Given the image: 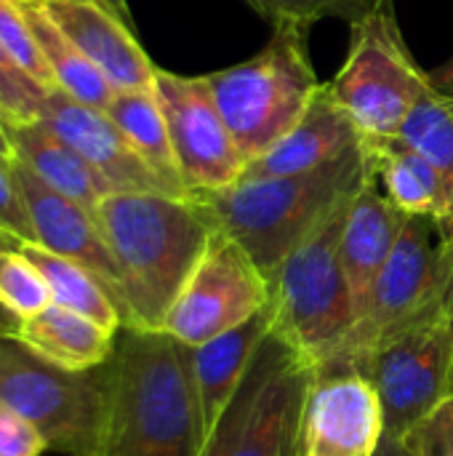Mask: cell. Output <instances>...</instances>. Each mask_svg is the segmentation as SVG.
I'll return each mask as SVG.
<instances>
[{"label":"cell","mask_w":453,"mask_h":456,"mask_svg":"<svg viewBox=\"0 0 453 456\" xmlns=\"http://www.w3.org/2000/svg\"><path fill=\"white\" fill-rule=\"evenodd\" d=\"M406 222L409 214L376 190V179H371L350 200L342 230V267L350 283L355 321L363 315L376 278L382 275Z\"/></svg>","instance_id":"cell-18"},{"label":"cell","mask_w":453,"mask_h":456,"mask_svg":"<svg viewBox=\"0 0 453 456\" xmlns=\"http://www.w3.org/2000/svg\"><path fill=\"white\" fill-rule=\"evenodd\" d=\"M270 305L272 283L267 275L235 238L214 227L200 262L163 321V331L195 350Z\"/></svg>","instance_id":"cell-10"},{"label":"cell","mask_w":453,"mask_h":456,"mask_svg":"<svg viewBox=\"0 0 453 456\" xmlns=\"http://www.w3.org/2000/svg\"><path fill=\"white\" fill-rule=\"evenodd\" d=\"M51 88L21 72L0 48V107L5 120H37L43 99Z\"/></svg>","instance_id":"cell-31"},{"label":"cell","mask_w":453,"mask_h":456,"mask_svg":"<svg viewBox=\"0 0 453 456\" xmlns=\"http://www.w3.org/2000/svg\"><path fill=\"white\" fill-rule=\"evenodd\" d=\"M360 144L363 136L352 123L350 112L339 104L331 86L323 83L302 120L264 155L251 160L240 179L307 174L339 160Z\"/></svg>","instance_id":"cell-17"},{"label":"cell","mask_w":453,"mask_h":456,"mask_svg":"<svg viewBox=\"0 0 453 456\" xmlns=\"http://www.w3.org/2000/svg\"><path fill=\"white\" fill-rule=\"evenodd\" d=\"M363 144L371 155L374 176L382 182L384 195L403 214L430 216L438 224L446 211V198L435 166L403 136Z\"/></svg>","instance_id":"cell-22"},{"label":"cell","mask_w":453,"mask_h":456,"mask_svg":"<svg viewBox=\"0 0 453 456\" xmlns=\"http://www.w3.org/2000/svg\"><path fill=\"white\" fill-rule=\"evenodd\" d=\"M11 337H16L37 355H43L45 361L61 369L91 371L112 358L117 334L101 329L99 323L77 313L51 305L40 315L16 323Z\"/></svg>","instance_id":"cell-21"},{"label":"cell","mask_w":453,"mask_h":456,"mask_svg":"<svg viewBox=\"0 0 453 456\" xmlns=\"http://www.w3.org/2000/svg\"><path fill=\"white\" fill-rule=\"evenodd\" d=\"M29 29L45 56V64L56 80V88L67 91L69 96H75L77 102L96 107V110H107L115 88L107 83V77L83 56V51L48 19V13L40 8L37 0H19Z\"/></svg>","instance_id":"cell-25"},{"label":"cell","mask_w":453,"mask_h":456,"mask_svg":"<svg viewBox=\"0 0 453 456\" xmlns=\"http://www.w3.org/2000/svg\"><path fill=\"white\" fill-rule=\"evenodd\" d=\"M315 379V366L286 345L251 403L235 456H302L304 411Z\"/></svg>","instance_id":"cell-16"},{"label":"cell","mask_w":453,"mask_h":456,"mask_svg":"<svg viewBox=\"0 0 453 456\" xmlns=\"http://www.w3.org/2000/svg\"><path fill=\"white\" fill-rule=\"evenodd\" d=\"M453 286V248L441 238L435 219L430 216H409L363 315L355 321L339 350L331 361L318 369V377L360 371L374 347L427 313L435 302H441Z\"/></svg>","instance_id":"cell-7"},{"label":"cell","mask_w":453,"mask_h":456,"mask_svg":"<svg viewBox=\"0 0 453 456\" xmlns=\"http://www.w3.org/2000/svg\"><path fill=\"white\" fill-rule=\"evenodd\" d=\"M363 142L400 136L409 115L433 88L398 29L392 0L352 24L350 53L328 83Z\"/></svg>","instance_id":"cell-6"},{"label":"cell","mask_w":453,"mask_h":456,"mask_svg":"<svg viewBox=\"0 0 453 456\" xmlns=\"http://www.w3.org/2000/svg\"><path fill=\"white\" fill-rule=\"evenodd\" d=\"M96 222L115 259L123 326L163 331V321L200 262L214 224L192 198L166 192H109Z\"/></svg>","instance_id":"cell-2"},{"label":"cell","mask_w":453,"mask_h":456,"mask_svg":"<svg viewBox=\"0 0 453 456\" xmlns=\"http://www.w3.org/2000/svg\"><path fill=\"white\" fill-rule=\"evenodd\" d=\"M0 48L8 59L45 88H56V80L45 64V56L29 29V21L19 0H0Z\"/></svg>","instance_id":"cell-30"},{"label":"cell","mask_w":453,"mask_h":456,"mask_svg":"<svg viewBox=\"0 0 453 456\" xmlns=\"http://www.w3.org/2000/svg\"><path fill=\"white\" fill-rule=\"evenodd\" d=\"M21 246H24V240H21V238H16L13 232H8V230H3V227H0V259H3L5 254L21 251Z\"/></svg>","instance_id":"cell-37"},{"label":"cell","mask_w":453,"mask_h":456,"mask_svg":"<svg viewBox=\"0 0 453 456\" xmlns=\"http://www.w3.org/2000/svg\"><path fill=\"white\" fill-rule=\"evenodd\" d=\"M37 120L67 142L109 184L112 192L171 195L104 110L88 107L61 88H51L43 99Z\"/></svg>","instance_id":"cell-13"},{"label":"cell","mask_w":453,"mask_h":456,"mask_svg":"<svg viewBox=\"0 0 453 456\" xmlns=\"http://www.w3.org/2000/svg\"><path fill=\"white\" fill-rule=\"evenodd\" d=\"M13 329H16V321L0 310V337H11V334H13Z\"/></svg>","instance_id":"cell-39"},{"label":"cell","mask_w":453,"mask_h":456,"mask_svg":"<svg viewBox=\"0 0 453 456\" xmlns=\"http://www.w3.org/2000/svg\"><path fill=\"white\" fill-rule=\"evenodd\" d=\"M13 174H16V184H19L27 216L35 232V246L88 267L109 289L123 315L120 275L104 243V235L99 230L96 214L69 200L67 195L51 190L19 160H13Z\"/></svg>","instance_id":"cell-14"},{"label":"cell","mask_w":453,"mask_h":456,"mask_svg":"<svg viewBox=\"0 0 453 456\" xmlns=\"http://www.w3.org/2000/svg\"><path fill=\"white\" fill-rule=\"evenodd\" d=\"M374 176L366 144L294 176L240 179L227 190L190 195L211 224L235 238L272 283L283 259Z\"/></svg>","instance_id":"cell-3"},{"label":"cell","mask_w":453,"mask_h":456,"mask_svg":"<svg viewBox=\"0 0 453 456\" xmlns=\"http://www.w3.org/2000/svg\"><path fill=\"white\" fill-rule=\"evenodd\" d=\"M104 112L112 118V123L120 128V134L128 139L136 155L166 184V190L171 195L190 198L176 168L168 126H166L160 102L155 96V88L152 91H115Z\"/></svg>","instance_id":"cell-23"},{"label":"cell","mask_w":453,"mask_h":456,"mask_svg":"<svg viewBox=\"0 0 453 456\" xmlns=\"http://www.w3.org/2000/svg\"><path fill=\"white\" fill-rule=\"evenodd\" d=\"M427 75H430V83H433L441 94H449V96H453V56L449 59V61H443L441 67L430 69Z\"/></svg>","instance_id":"cell-35"},{"label":"cell","mask_w":453,"mask_h":456,"mask_svg":"<svg viewBox=\"0 0 453 456\" xmlns=\"http://www.w3.org/2000/svg\"><path fill=\"white\" fill-rule=\"evenodd\" d=\"M208 428L192 347L123 326L104 363V403L88 456H200Z\"/></svg>","instance_id":"cell-1"},{"label":"cell","mask_w":453,"mask_h":456,"mask_svg":"<svg viewBox=\"0 0 453 456\" xmlns=\"http://www.w3.org/2000/svg\"><path fill=\"white\" fill-rule=\"evenodd\" d=\"M350 200L339 206L280 265L272 281L275 334L323 369L355 326V305L342 267V230Z\"/></svg>","instance_id":"cell-5"},{"label":"cell","mask_w":453,"mask_h":456,"mask_svg":"<svg viewBox=\"0 0 453 456\" xmlns=\"http://www.w3.org/2000/svg\"><path fill=\"white\" fill-rule=\"evenodd\" d=\"M5 134L13 160L91 214H96L99 203L112 192L109 184L43 120H5Z\"/></svg>","instance_id":"cell-20"},{"label":"cell","mask_w":453,"mask_h":456,"mask_svg":"<svg viewBox=\"0 0 453 456\" xmlns=\"http://www.w3.org/2000/svg\"><path fill=\"white\" fill-rule=\"evenodd\" d=\"M115 91H152L158 67L117 11L99 0H37Z\"/></svg>","instance_id":"cell-15"},{"label":"cell","mask_w":453,"mask_h":456,"mask_svg":"<svg viewBox=\"0 0 453 456\" xmlns=\"http://www.w3.org/2000/svg\"><path fill=\"white\" fill-rule=\"evenodd\" d=\"M0 155L13 158L11 144H8V134H5V112H3V107H0Z\"/></svg>","instance_id":"cell-38"},{"label":"cell","mask_w":453,"mask_h":456,"mask_svg":"<svg viewBox=\"0 0 453 456\" xmlns=\"http://www.w3.org/2000/svg\"><path fill=\"white\" fill-rule=\"evenodd\" d=\"M51 305V291L40 270L21 251L5 254L0 259V310L21 323Z\"/></svg>","instance_id":"cell-28"},{"label":"cell","mask_w":453,"mask_h":456,"mask_svg":"<svg viewBox=\"0 0 453 456\" xmlns=\"http://www.w3.org/2000/svg\"><path fill=\"white\" fill-rule=\"evenodd\" d=\"M48 449L32 422L0 403V456H40Z\"/></svg>","instance_id":"cell-34"},{"label":"cell","mask_w":453,"mask_h":456,"mask_svg":"<svg viewBox=\"0 0 453 456\" xmlns=\"http://www.w3.org/2000/svg\"><path fill=\"white\" fill-rule=\"evenodd\" d=\"M21 254L45 278L48 291H51V302L56 307L77 313V315L99 323L101 329H107L112 334H117L123 329V315H120L115 297L88 267H83L72 259L56 256V254H51L35 243H24Z\"/></svg>","instance_id":"cell-24"},{"label":"cell","mask_w":453,"mask_h":456,"mask_svg":"<svg viewBox=\"0 0 453 456\" xmlns=\"http://www.w3.org/2000/svg\"><path fill=\"white\" fill-rule=\"evenodd\" d=\"M379 393L384 436L406 438L453 398V286L427 313L384 337L360 371Z\"/></svg>","instance_id":"cell-8"},{"label":"cell","mask_w":453,"mask_h":456,"mask_svg":"<svg viewBox=\"0 0 453 456\" xmlns=\"http://www.w3.org/2000/svg\"><path fill=\"white\" fill-rule=\"evenodd\" d=\"M99 3L109 5V8H112V11H117L123 19H128V5H125V0H99Z\"/></svg>","instance_id":"cell-40"},{"label":"cell","mask_w":453,"mask_h":456,"mask_svg":"<svg viewBox=\"0 0 453 456\" xmlns=\"http://www.w3.org/2000/svg\"><path fill=\"white\" fill-rule=\"evenodd\" d=\"M0 403L32 422L48 449L88 456L104 403V366L69 371L16 337H0Z\"/></svg>","instance_id":"cell-9"},{"label":"cell","mask_w":453,"mask_h":456,"mask_svg":"<svg viewBox=\"0 0 453 456\" xmlns=\"http://www.w3.org/2000/svg\"><path fill=\"white\" fill-rule=\"evenodd\" d=\"M0 227L21 238L24 243H35V232L16 184L13 174V158L0 155Z\"/></svg>","instance_id":"cell-33"},{"label":"cell","mask_w":453,"mask_h":456,"mask_svg":"<svg viewBox=\"0 0 453 456\" xmlns=\"http://www.w3.org/2000/svg\"><path fill=\"white\" fill-rule=\"evenodd\" d=\"M400 136L417 147L438 171L446 198L443 219L438 222L443 243L453 248V96L441 94L435 86L409 115Z\"/></svg>","instance_id":"cell-26"},{"label":"cell","mask_w":453,"mask_h":456,"mask_svg":"<svg viewBox=\"0 0 453 456\" xmlns=\"http://www.w3.org/2000/svg\"><path fill=\"white\" fill-rule=\"evenodd\" d=\"M406 444L414 456H453V398L443 401L430 417H425L406 436Z\"/></svg>","instance_id":"cell-32"},{"label":"cell","mask_w":453,"mask_h":456,"mask_svg":"<svg viewBox=\"0 0 453 456\" xmlns=\"http://www.w3.org/2000/svg\"><path fill=\"white\" fill-rule=\"evenodd\" d=\"M376 456H414L411 446L406 444V438H392V436H384L382 438V446Z\"/></svg>","instance_id":"cell-36"},{"label":"cell","mask_w":453,"mask_h":456,"mask_svg":"<svg viewBox=\"0 0 453 456\" xmlns=\"http://www.w3.org/2000/svg\"><path fill=\"white\" fill-rule=\"evenodd\" d=\"M259 16L272 27L294 24L310 29L323 19H344L350 24L360 21L387 0H246Z\"/></svg>","instance_id":"cell-29"},{"label":"cell","mask_w":453,"mask_h":456,"mask_svg":"<svg viewBox=\"0 0 453 456\" xmlns=\"http://www.w3.org/2000/svg\"><path fill=\"white\" fill-rule=\"evenodd\" d=\"M206 80L248 163L302 120L323 86L310 64L307 29L294 24L275 27L270 43L254 59L211 72Z\"/></svg>","instance_id":"cell-4"},{"label":"cell","mask_w":453,"mask_h":456,"mask_svg":"<svg viewBox=\"0 0 453 456\" xmlns=\"http://www.w3.org/2000/svg\"><path fill=\"white\" fill-rule=\"evenodd\" d=\"M382 438L384 409L363 374L315 379L304 411L302 456H376Z\"/></svg>","instance_id":"cell-12"},{"label":"cell","mask_w":453,"mask_h":456,"mask_svg":"<svg viewBox=\"0 0 453 456\" xmlns=\"http://www.w3.org/2000/svg\"><path fill=\"white\" fill-rule=\"evenodd\" d=\"M155 96L168 126L176 168L187 195L216 192L240 182L248 160L238 150L206 75L190 77L158 67Z\"/></svg>","instance_id":"cell-11"},{"label":"cell","mask_w":453,"mask_h":456,"mask_svg":"<svg viewBox=\"0 0 453 456\" xmlns=\"http://www.w3.org/2000/svg\"><path fill=\"white\" fill-rule=\"evenodd\" d=\"M283 347H286V342H283L275 331L264 339V345H262V350H259V355H256L251 371L246 374V379H243L240 387L235 390V395H232L230 406L224 409V414H222V417L216 419V425L211 428L208 441H206L200 456H235V452H238V441H240V433H243V425H246L248 411H251V403H254V398H256V393H259L264 377L270 374V369H272L275 361L280 358Z\"/></svg>","instance_id":"cell-27"},{"label":"cell","mask_w":453,"mask_h":456,"mask_svg":"<svg viewBox=\"0 0 453 456\" xmlns=\"http://www.w3.org/2000/svg\"><path fill=\"white\" fill-rule=\"evenodd\" d=\"M272 329H275V302L262 313H256L251 321L240 323L238 329H230L216 339L192 350V366H195V379H198V393H200V406L208 433L230 406L246 374L251 371Z\"/></svg>","instance_id":"cell-19"}]
</instances>
